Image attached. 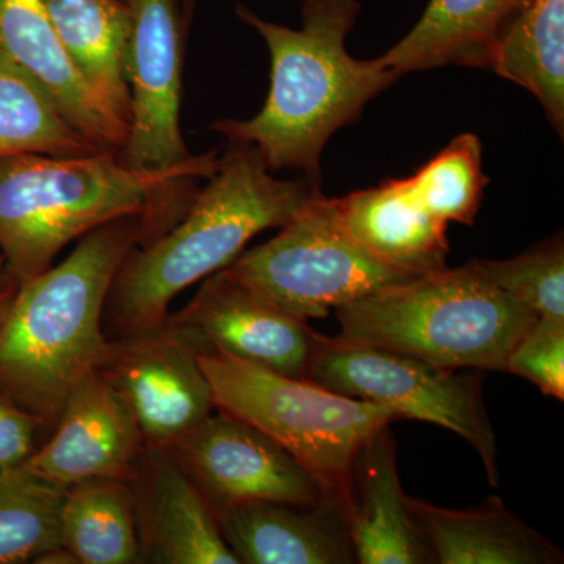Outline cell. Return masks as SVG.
<instances>
[{"label": "cell", "mask_w": 564, "mask_h": 564, "mask_svg": "<svg viewBox=\"0 0 564 564\" xmlns=\"http://www.w3.org/2000/svg\"><path fill=\"white\" fill-rule=\"evenodd\" d=\"M120 152L0 161V252L14 289L50 269L66 245L111 221L139 218L141 245L152 242L180 220L196 184L220 165L217 151L162 169L132 165Z\"/></svg>", "instance_id": "1"}, {"label": "cell", "mask_w": 564, "mask_h": 564, "mask_svg": "<svg viewBox=\"0 0 564 564\" xmlns=\"http://www.w3.org/2000/svg\"><path fill=\"white\" fill-rule=\"evenodd\" d=\"M359 13L358 0H304L302 29L293 31L237 7V17L269 47L272 85L256 117L218 121L215 131L254 148L270 170H302L322 187L325 144L400 77L380 58L362 62L348 54L345 43Z\"/></svg>", "instance_id": "2"}, {"label": "cell", "mask_w": 564, "mask_h": 564, "mask_svg": "<svg viewBox=\"0 0 564 564\" xmlns=\"http://www.w3.org/2000/svg\"><path fill=\"white\" fill-rule=\"evenodd\" d=\"M231 144L180 220L121 263L106 304L113 337L162 325L182 291L231 265L252 237L282 228L322 193L307 180H276L254 148Z\"/></svg>", "instance_id": "3"}, {"label": "cell", "mask_w": 564, "mask_h": 564, "mask_svg": "<svg viewBox=\"0 0 564 564\" xmlns=\"http://www.w3.org/2000/svg\"><path fill=\"white\" fill-rule=\"evenodd\" d=\"M143 239L139 218L111 221L17 289L0 329V393L40 425L57 423L70 391L98 369L111 284Z\"/></svg>", "instance_id": "4"}, {"label": "cell", "mask_w": 564, "mask_h": 564, "mask_svg": "<svg viewBox=\"0 0 564 564\" xmlns=\"http://www.w3.org/2000/svg\"><path fill=\"white\" fill-rule=\"evenodd\" d=\"M340 339L452 370L505 372L538 315L500 291L477 261L414 278L336 307Z\"/></svg>", "instance_id": "5"}, {"label": "cell", "mask_w": 564, "mask_h": 564, "mask_svg": "<svg viewBox=\"0 0 564 564\" xmlns=\"http://www.w3.org/2000/svg\"><path fill=\"white\" fill-rule=\"evenodd\" d=\"M199 364L215 410L250 423L281 445L350 516L356 456L375 432L402 421L400 415L329 391L310 378L289 377L221 352H202Z\"/></svg>", "instance_id": "6"}, {"label": "cell", "mask_w": 564, "mask_h": 564, "mask_svg": "<svg viewBox=\"0 0 564 564\" xmlns=\"http://www.w3.org/2000/svg\"><path fill=\"white\" fill-rule=\"evenodd\" d=\"M234 281L310 322L392 285L414 280L378 261L345 231L334 198L313 196L269 242L226 267Z\"/></svg>", "instance_id": "7"}, {"label": "cell", "mask_w": 564, "mask_h": 564, "mask_svg": "<svg viewBox=\"0 0 564 564\" xmlns=\"http://www.w3.org/2000/svg\"><path fill=\"white\" fill-rule=\"evenodd\" d=\"M307 378L350 399L389 408L402 421L451 430L473 445L489 485H499L496 433L478 370L443 369L400 352L323 336Z\"/></svg>", "instance_id": "8"}, {"label": "cell", "mask_w": 564, "mask_h": 564, "mask_svg": "<svg viewBox=\"0 0 564 564\" xmlns=\"http://www.w3.org/2000/svg\"><path fill=\"white\" fill-rule=\"evenodd\" d=\"M202 352L169 318L155 328L107 340L96 372L128 404L148 448L172 451L214 413Z\"/></svg>", "instance_id": "9"}, {"label": "cell", "mask_w": 564, "mask_h": 564, "mask_svg": "<svg viewBox=\"0 0 564 564\" xmlns=\"http://www.w3.org/2000/svg\"><path fill=\"white\" fill-rule=\"evenodd\" d=\"M169 454L215 514L256 500L314 505L328 499L321 481L281 445L223 411L204 419Z\"/></svg>", "instance_id": "10"}, {"label": "cell", "mask_w": 564, "mask_h": 564, "mask_svg": "<svg viewBox=\"0 0 564 564\" xmlns=\"http://www.w3.org/2000/svg\"><path fill=\"white\" fill-rule=\"evenodd\" d=\"M126 52L131 95L121 154L135 166L162 169L192 158L181 131L182 36L177 0H131Z\"/></svg>", "instance_id": "11"}, {"label": "cell", "mask_w": 564, "mask_h": 564, "mask_svg": "<svg viewBox=\"0 0 564 564\" xmlns=\"http://www.w3.org/2000/svg\"><path fill=\"white\" fill-rule=\"evenodd\" d=\"M169 321L203 352H221L265 369L307 378L321 334L234 281L225 269L206 278Z\"/></svg>", "instance_id": "12"}, {"label": "cell", "mask_w": 564, "mask_h": 564, "mask_svg": "<svg viewBox=\"0 0 564 564\" xmlns=\"http://www.w3.org/2000/svg\"><path fill=\"white\" fill-rule=\"evenodd\" d=\"M147 451L128 404L95 370L70 391L50 443L22 466L61 488L98 478L129 484Z\"/></svg>", "instance_id": "13"}, {"label": "cell", "mask_w": 564, "mask_h": 564, "mask_svg": "<svg viewBox=\"0 0 564 564\" xmlns=\"http://www.w3.org/2000/svg\"><path fill=\"white\" fill-rule=\"evenodd\" d=\"M133 485L140 552L152 563L240 564L206 497L169 452L148 448Z\"/></svg>", "instance_id": "14"}, {"label": "cell", "mask_w": 564, "mask_h": 564, "mask_svg": "<svg viewBox=\"0 0 564 564\" xmlns=\"http://www.w3.org/2000/svg\"><path fill=\"white\" fill-rule=\"evenodd\" d=\"M215 518L240 563H358L347 511L333 500L314 505L256 500L225 508Z\"/></svg>", "instance_id": "15"}, {"label": "cell", "mask_w": 564, "mask_h": 564, "mask_svg": "<svg viewBox=\"0 0 564 564\" xmlns=\"http://www.w3.org/2000/svg\"><path fill=\"white\" fill-rule=\"evenodd\" d=\"M0 50L46 88L77 131L102 150L122 151L128 126L82 79L43 0H0Z\"/></svg>", "instance_id": "16"}, {"label": "cell", "mask_w": 564, "mask_h": 564, "mask_svg": "<svg viewBox=\"0 0 564 564\" xmlns=\"http://www.w3.org/2000/svg\"><path fill=\"white\" fill-rule=\"evenodd\" d=\"M345 231L378 261L419 278L447 269V226L419 203L406 180L334 198Z\"/></svg>", "instance_id": "17"}, {"label": "cell", "mask_w": 564, "mask_h": 564, "mask_svg": "<svg viewBox=\"0 0 564 564\" xmlns=\"http://www.w3.org/2000/svg\"><path fill=\"white\" fill-rule=\"evenodd\" d=\"M351 494L348 525L358 563H433L400 484L391 425L375 432L356 456Z\"/></svg>", "instance_id": "18"}, {"label": "cell", "mask_w": 564, "mask_h": 564, "mask_svg": "<svg viewBox=\"0 0 564 564\" xmlns=\"http://www.w3.org/2000/svg\"><path fill=\"white\" fill-rule=\"evenodd\" d=\"M434 564H562V551L492 496L469 510L406 497Z\"/></svg>", "instance_id": "19"}, {"label": "cell", "mask_w": 564, "mask_h": 564, "mask_svg": "<svg viewBox=\"0 0 564 564\" xmlns=\"http://www.w3.org/2000/svg\"><path fill=\"white\" fill-rule=\"evenodd\" d=\"M525 0H430L380 62L399 76L440 66L491 69L497 43Z\"/></svg>", "instance_id": "20"}, {"label": "cell", "mask_w": 564, "mask_h": 564, "mask_svg": "<svg viewBox=\"0 0 564 564\" xmlns=\"http://www.w3.org/2000/svg\"><path fill=\"white\" fill-rule=\"evenodd\" d=\"M52 25L82 79L128 126L131 95L126 52L132 31L128 0H43Z\"/></svg>", "instance_id": "21"}, {"label": "cell", "mask_w": 564, "mask_h": 564, "mask_svg": "<svg viewBox=\"0 0 564 564\" xmlns=\"http://www.w3.org/2000/svg\"><path fill=\"white\" fill-rule=\"evenodd\" d=\"M491 70L532 93L564 131V0H525L494 52Z\"/></svg>", "instance_id": "22"}, {"label": "cell", "mask_w": 564, "mask_h": 564, "mask_svg": "<svg viewBox=\"0 0 564 564\" xmlns=\"http://www.w3.org/2000/svg\"><path fill=\"white\" fill-rule=\"evenodd\" d=\"M61 529L63 547L79 563L140 562L135 497L128 481L98 478L68 486Z\"/></svg>", "instance_id": "23"}, {"label": "cell", "mask_w": 564, "mask_h": 564, "mask_svg": "<svg viewBox=\"0 0 564 564\" xmlns=\"http://www.w3.org/2000/svg\"><path fill=\"white\" fill-rule=\"evenodd\" d=\"M77 131L46 88L0 50V161L14 155L101 151Z\"/></svg>", "instance_id": "24"}, {"label": "cell", "mask_w": 564, "mask_h": 564, "mask_svg": "<svg viewBox=\"0 0 564 564\" xmlns=\"http://www.w3.org/2000/svg\"><path fill=\"white\" fill-rule=\"evenodd\" d=\"M65 491L22 464L0 469V564L35 562L44 552L62 547Z\"/></svg>", "instance_id": "25"}, {"label": "cell", "mask_w": 564, "mask_h": 564, "mask_svg": "<svg viewBox=\"0 0 564 564\" xmlns=\"http://www.w3.org/2000/svg\"><path fill=\"white\" fill-rule=\"evenodd\" d=\"M406 182L419 203L437 220L474 225L488 185L480 140L473 133L456 137Z\"/></svg>", "instance_id": "26"}, {"label": "cell", "mask_w": 564, "mask_h": 564, "mask_svg": "<svg viewBox=\"0 0 564 564\" xmlns=\"http://www.w3.org/2000/svg\"><path fill=\"white\" fill-rule=\"evenodd\" d=\"M475 261L494 285L532 310L538 317L564 318L562 237L507 261Z\"/></svg>", "instance_id": "27"}, {"label": "cell", "mask_w": 564, "mask_h": 564, "mask_svg": "<svg viewBox=\"0 0 564 564\" xmlns=\"http://www.w3.org/2000/svg\"><path fill=\"white\" fill-rule=\"evenodd\" d=\"M505 372L529 380L544 395L564 400V318L538 317L514 345Z\"/></svg>", "instance_id": "28"}, {"label": "cell", "mask_w": 564, "mask_h": 564, "mask_svg": "<svg viewBox=\"0 0 564 564\" xmlns=\"http://www.w3.org/2000/svg\"><path fill=\"white\" fill-rule=\"evenodd\" d=\"M40 422L0 393V469L21 466L35 452Z\"/></svg>", "instance_id": "29"}, {"label": "cell", "mask_w": 564, "mask_h": 564, "mask_svg": "<svg viewBox=\"0 0 564 564\" xmlns=\"http://www.w3.org/2000/svg\"><path fill=\"white\" fill-rule=\"evenodd\" d=\"M17 289L7 281L6 263H3L2 252H0V329L9 317L11 303H13Z\"/></svg>", "instance_id": "30"}, {"label": "cell", "mask_w": 564, "mask_h": 564, "mask_svg": "<svg viewBox=\"0 0 564 564\" xmlns=\"http://www.w3.org/2000/svg\"><path fill=\"white\" fill-rule=\"evenodd\" d=\"M196 0H182V7H184L185 17L187 20H191V14L193 11V7H195Z\"/></svg>", "instance_id": "31"}, {"label": "cell", "mask_w": 564, "mask_h": 564, "mask_svg": "<svg viewBox=\"0 0 564 564\" xmlns=\"http://www.w3.org/2000/svg\"><path fill=\"white\" fill-rule=\"evenodd\" d=\"M128 2H131V0H128Z\"/></svg>", "instance_id": "32"}]
</instances>
